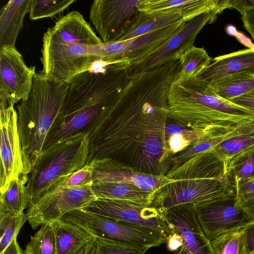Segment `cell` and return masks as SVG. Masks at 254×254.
<instances>
[{"label":"cell","mask_w":254,"mask_h":254,"mask_svg":"<svg viewBox=\"0 0 254 254\" xmlns=\"http://www.w3.org/2000/svg\"><path fill=\"white\" fill-rule=\"evenodd\" d=\"M35 66H28L16 47L0 48V92L9 95L15 103L29 94L36 74Z\"/></svg>","instance_id":"cell-15"},{"label":"cell","mask_w":254,"mask_h":254,"mask_svg":"<svg viewBox=\"0 0 254 254\" xmlns=\"http://www.w3.org/2000/svg\"><path fill=\"white\" fill-rule=\"evenodd\" d=\"M213 254H250L245 232L241 227L210 241Z\"/></svg>","instance_id":"cell-31"},{"label":"cell","mask_w":254,"mask_h":254,"mask_svg":"<svg viewBox=\"0 0 254 254\" xmlns=\"http://www.w3.org/2000/svg\"><path fill=\"white\" fill-rule=\"evenodd\" d=\"M164 213L174 232L183 241L182 246L173 254H213L210 241L198 221L195 206H177Z\"/></svg>","instance_id":"cell-17"},{"label":"cell","mask_w":254,"mask_h":254,"mask_svg":"<svg viewBox=\"0 0 254 254\" xmlns=\"http://www.w3.org/2000/svg\"><path fill=\"white\" fill-rule=\"evenodd\" d=\"M1 254H24V252L15 239Z\"/></svg>","instance_id":"cell-46"},{"label":"cell","mask_w":254,"mask_h":254,"mask_svg":"<svg viewBox=\"0 0 254 254\" xmlns=\"http://www.w3.org/2000/svg\"><path fill=\"white\" fill-rule=\"evenodd\" d=\"M246 235L250 254H254V219L248 220L240 227Z\"/></svg>","instance_id":"cell-42"},{"label":"cell","mask_w":254,"mask_h":254,"mask_svg":"<svg viewBox=\"0 0 254 254\" xmlns=\"http://www.w3.org/2000/svg\"><path fill=\"white\" fill-rule=\"evenodd\" d=\"M76 224L96 238L150 249L167 243L168 237L157 229L140 226L84 211H71L61 218Z\"/></svg>","instance_id":"cell-5"},{"label":"cell","mask_w":254,"mask_h":254,"mask_svg":"<svg viewBox=\"0 0 254 254\" xmlns=\"http://www.w3.org/2000/svg\"><path fill=\"white\" fill-rule=\"evenodd\" d=\"M241 15L244 27L254 41V7L245 10Z\"/></svg>","instance_id":"cell-43"},{"label":"cell","mask_w":254,"mask_h":254,"mask_svg":"<svg viewBox=\"0 0 254 254\" xmlns=\"http://www.w3.org/2000/svg\"><path fill=\"white\" fill-rule=\"evenodd\" d=\"M211 60V58L203 48L193 46L186 50L180 58L179 75L183 77L195 76Z\"/></svg>","instance_id":"cell-34"},{"label":"cell","mask_w":254,"mask_h":254,"mask_svg":"<svg viewBox=\"0 0 254 254\" xmlns=\"http://www.w3.org/2000/svg\"><path fill=\"white\" fill-rule=\"evenodd\" d=\"M88 153V134L67 138L43 152L25 176L29 197L28 207L44 196L59 180L83 168L87 164Z\"/></svg>","instance_id":"cell-3"},{"label":"cell","mask_w":254,"mask_h":254,"mask_svg":"<svg viewBox=\"0 0 254 254\" xmlns=\"http://www.w3.org/2000/svg\"><path fill=\"white\" fill-rule=\"evenodd\" d=\"M213 133L189 128L169 120L166 126V139L168 147L173 157L202 140L212 135Z\"/></svg>","instance_id":"cell-28"},{"label":"cell","mask_w":254,"mask_h":254,"mask_svg":"<svg viewBox=\"0 0 254 254\" xmlns=\"http://www.w3.org/2000/svg\"><path fill=\"white\" fill-rule=\"evenodd\" d=\"M253 178H254V177Z\"/></svg>","instance_id":"cell-48"},{"label":"cell","mask_w":254,"mask_h":254,"mask_svg":"<svg viewBox=\"0 0 254 254\" xmlns=\"http://www.w3.org/2000/svg\"><path fill=\"white\" fill-rule=\"evenodd\" d=\"M235 190L223 182L214 179L172 181L155 193L151 205L163 212L183 205L197 207L236 196Z\"/></svg>","instance_id":"cell-6"},{"label":"cell","mask_w":254,"mask_h":254,"mask_svg":"<svg viewBox=\"0 0 254 254\" xmlns=\"http://www.w3.org/2000/svg\"><path fill=\"white\" fill-rule=\"evenodd\" d=\"M244 72H254V49L240 50L211 59L195 76L210 84Z\"/></svg>","instance_id":"cell-20"},{"label":"cell","mask_w":254,"mask_h":254,"mask_svg":"<svg viewBox=\"0 0 254 254\" xmlns=\"http://www.w3.org/2000/svg\"><path fill=\"white\" fill-rule=\"evenodd\" d=\"M26 177L21 175L9 184L0 196V214L16 216L24 213L29 204V197L26 187Z\"/></svg>","instance_id":"cell-29"},{"label":"cell","mask_w":254,"mask_h":254,"mask_svg":"<svg viewBox=\"0 0 254 254\" xmlns=\"http://www.w3.org/2000/svg\"><path fill=\"white\" fill-rule=\"evenodd\" d=\"M216 9L203 13L186 22L161 45L128 67L130 77L149 71L172 61H179L183 53L194 46L195 39L208 23H212L219 14Z\"/></svg>","instance_id":"cell-7"},{"label":"cell","mask_w":254,"mask_h":254,"mask_svg":"<svg viewBox=\"0 0 254 254\" xmlns=\"http://www.w3.org/2000/svg\"><path fill=\"white\" fill-rule=\"evenodd\" d=\"M230 101L238 106L254 110V89L245 94L233 98Z\"/></svg>","instance_id":"cell-41"},{"label":"cell","mask_w":254,"mask_h":254,"mask_svg":"<svg viewBox=\"0 0 254 254\" xmlns=\"http://www.w3.org/2000/svg\"><path fill=\"white\" fill-rule=\"evenodd\" d=\"M228 165L212 149L198 153L179 165L173 166L165 177L172 181L214 179L232 187L228 177Z\"/></svg>","instance_id":"cell-19"},{"label":"cell","mask_w":254,"mask_h":254,"mask_svg":"<svg viewBox=\"0 0 254 254\" xmlns=\"http://www.w3.org/2000/svg\"><path fill=\"white\" fill-rule=\"evenodd\" d=\"M254 133V122L238 126L225 132L209 136L183 152L174 155L172 161L173 166L179 165L192 156L214 148L230 138Z\"/></svg>","instance_id":"cell-26"},{"label":"cell","mask_w":254,"mask_h":254,"mask_svg":"<svg viewBox=\"0 0 254 254\" xmlns=\"http://www.w3.org/2000/svg\"><path fill=\"white\" fill-rule=\"evenodd\" d=\"M137 8L144 13H179L187 22L216 9L223 11L219 0H139Z\"/></svg>","instance_id":"cell-21"},{"label":"cell","mask_w":254,"mask_h":254,"mask_svg":"<svg viewBox=\"0 0 254 254\" xmlns=\"http://www.w3.org/2000/svg\"><path fill=\"white\" fill-rule=\"evenodd\" d=\"M88 164L92 167L93 184H131L155 194L160 188L172 181L163 175L139 173L129 166L108 158L93 160Z\"/></svg>","instance_id":"cell-18"},{"label":"cell","mask_w":254,"mask_h":254,"mask_svg":"<svg viewBox=\"0 0 254 254\" xmlns=\"http://www.w3.org/2000/svg\"><path fill=\"white\" fill-rule=\"evenodd\" d=\"M139 0H95L89 18L103 43L118 41L135 20Z\"/></svg>","instance_id":"cell-12"},{"label":"cell","mask_w":254,"mask_h":254,"mask_svg":"<svg viewBox=\"0 0 254 254\" xmlns=\"http://www.w3.org/2000/svg\"><path fill=\"white\" fill-rule=\"evenodd\" d=\"M179 73V65L171 62L131 76L89 135L87 164L108 158L140 174L165 176L173 157L166 139L167 95Z\"/></svg>","instance_id":"cell-1"},{"label":"cell","mask_w":254,"mask_h":254,"mask_svg":"<svg viewBox=\"0 0 254 254\" xmlns=\"http://www.w3.org/2000/svg\"><path fill=\"white\" fill-rule=\"evenodd\" d=\"M24 254H58L55 233L52 223L43 225L26 246Z\"/></svg>","instance_id":"cell-33"},{"label":"cell","mask_w":254,"mask_h":254,"mask_svg":"<svg viewBox=\"0 0 254 254\" xmlns=\"http://www.w3.org/2000/svg\"><path fill=\"white\" fill-rule=\"evenodd\" d=\"M52 223L55 233L58 254H76L96 238L81 227L62 219Z\"/></svg>","instance_id":"cell-24"},{"label":"cell","mask_w":254,"mask_h":254,"mask_svg":"<svg viewBox=\"0 0 254 254\" xmlns=\"http://www.w3.org/2000/svg\"><path fill=\"white\" fill-rule=\"evenodd\" d=\"M93 184L92 167L86 164L81 169L59 180L49 191L57 187L75 188L92 186Z\"/></svg>","instance_id":"cell-39"},{"label":"cell","mask_w":254,"mask_h":254,"mask_svg":"<svg viewBox=\"0 0 254 254\" xmlns=\"http://www.w3.org/2000/svg\"><path fill=\"white\" fill-rule=\"evenodd\" d=\"M237 203L245 210L249 220L254 219V194Z\"/></svg>","instance_id":"cell-44"},{"label":"cell","mask_w":254,"mask_h":254,"mask_svg":"<svg viewBox=\"0 0 254 254\" xmlns=\"http://www.w3.org/2000/svg\"><path fill=\"white\" fill-rule=\"evenodd\" d=\"M148 249L96 238L94 254H145Z\"/></svg>","instance_id":"cell-38"},{"label":"cell","mask_w":254,"mask_h":254,"mask_svg":"<svg viewBox=\"0 0 254 254\" xmlns=\"http://www.w3.org/2000/svg\"><path fill=\"white\" fill-rule=\"evenodd\" d=\"M235 191L237 202L254 194V178L239 184L235 187Z\"/></svg>","instance_id":"cell-40"},{"label":"cell","mask_w":254,"mask_h":254,"mask_svg":"<svg viewBox=\"0 0 254 254\" xmlns=\"http://www.w3.org/2000/svg\"><path fill=\"white\" fill-rule=\"evenodd\" d=\"M31 0H10L0 10V48L15 47Z\"/></svg>","instance_id":"cell-23"},{"label":"cell","mask_w":254,"mask_h":254,"mask_svg":"<svg viewBox=\"0 0 254 254\" xmlns=\"http://www.w3.org/2000/svg\"><path fill=\"white\" fill-rule=\"evenodd\" d=\"M182 245L183 241L181 236L175 232L168 238L167 246L170 251L175 252L180 249Z\"/></svg>","instance_id":"cell-45"},{"label":"cell","mask_w":254,"mask_h":254,"mask_svg":"<svg viewBox=\"0 0 254 254\" xmlns=\"http://www.w3.org/2000/svg\"><path fill=\"white\" fill-rule=\"evenodd\" d=\"M42 42L40 72L50 82L69 84L77 75L91 70L95 63L100 62L97 45L66 43L53 27L44 33Z\"/></svg>","instance_id":"cell-4"},{"label":"cell","mask_w":254,"mask_h":254,"mask_svg":"<svg viewBox=\"0 0 254 254\" xmlns=\"http://www.w3.org/2000/svg\"><path fill=\"white\" fill-rule=\"evenodd\" d=\"M168 97L175 100L205 106L230 115L254 118V110L244 108L218 96L210 84L195 76L179 75L171 83Z\"/></svg>","instance_id":"cell-13"},{"label":"cell","mask_w":254,"mask_h":254,"mask_svg":"<svg viewBox=\"0 0 254 254\" xmlns=\"http://www.w3.org/2000/svg\"><path fill=\"white\" fill-rule=\"evenodd\" d=\"M69 84L48 81L36 72L28 97L16 106L23 171L26 176L43 153L44 142L59 115Z\"/></svg>","instance_id":"cell-2"},{"label":"cell","mask_w":254,"mask_h":254,"mask_svg":"<svg viewBox=\"0 0 254 254\" xmlns=\"http://www.w3.org/2000/svg\"><path fill=\"white\" fill-rule=\"evenodd\" d=\"M111 102L92 103L65 114H59L46 136L43 152L60 142L79 134H90L110 110Z\"/></svg>","instance_id":"cell-14"},{"label":"cell","mask_w":254,"mask_h":254,"mask_svg":"<svg viewBox=\"0 0 254 254\" xmlns=\"http://www.w3.org/2000/svg\"><path fill=\"white\" fill-rule=\"evenodd\" d=\"M236 197L195 207L198 221L210 241L240 228L249 220L245 210L237 203Z\"/></svg>","instance_id":"cell-16"},{"label":"cell","mask_w":254,"mask_h":254,"mask_svg":"<svg viewBox=\"0 0 254 254\" xmlns=\"http://www.w3.org/2000/svg\"><path fill=\"white\" fill-rule=\"evenodd\" d=\"M81 209L112 219L157 229L168 237L174 233L165 213L152 205L97 198Z\"/></svg>","instance_id":"cell-10"},{"label":"cell","mask_w":254,"mask_h":254,"mask_svg":"<svg viewBox=\"0 0 254 254\" xmlns=\"http://www.w3.org/2000/svg\"><path fill=\"white\" fill-rule=\"evenodd\" d=\"M75 1V0H31L29 17L32 20H36L54 17Z\"/></svg>","instance_id":"cell-35"},{"label":"cell","mask_w":254,"mask_h":254,"mask_svg":"<svg viewBox=\"0 0 254 254\" xmlns=\"http://www.w3.org/2000/svg\"><path fill=\"white\" fill-rule=\"evenodd\" d=\"M27 221L25 213L16 216L0 214V254L17 236Z\"/></svg>","instance_id":"cell-36"},{"label":"cell","mask_w":254,"mask_h":254,"mask_svg":"<svg viewBox=\"0 0 254 254\" xmlns=\"http://www.w3.org/2000/svg\"><path fill=\"white\" fill-rule=\"evenodd\" d=\"M187 21L181 20L158 30L132 39L98 45L101 61L110 64H121L127 67L152 52Z\"/></svg>","instance_id":"cell-11"},{"label":"cell","mask_w":254,"mask_h":254,"mask_svg":"<svg viewBox=\"0 0 254 254\" xmlns=\"http://www.w3.org/2000/svg\"><path fill=\"white\" fill-rule=\"evenodd\" d=\"M96 199L91 186L57 187L28 207L25 214L31 228L35 230L43 225L61 219L67 213L81 209Z\"/></svg>","instance_id":"cell-9"},{"label":"cell","mask_w":254,"mask_h":254,"mask_svg":"<svg viewBox=\"0 0 254 254\" xmlns=\"http://www.w3.org/2000/svg\"><path fill=\"white\" fill-rule=\"evenodd\" d=\"M96 238L93 239L82 248L76 254H94V246Z\"/></svg>","instance_id":"cell-47"},{"label":"cell","mask_w":254,"mask_h":254,"mask_svg":"<svg viewBox=\"0 0 254 254\" xmlns=\"http://www.w3.org/2000/svg\"><path fill=\"white\" fill-rule=\"evenodd\" d=\"M92 190L97 198L118 199L151 205L155 194L128 183L93 184Z\"/></svg>","instance_id":"cell-25"},{"label":"cell","mask_w":254,"mask_h":254,"mask_svg":"<svg viewBox=\"0 0 254 254\" xmlns=\"http://www.w3.org/2000/svg\"><path fill=\"white\" fill-rule=\"evenodd\" d=\"M182 20V16L177 13L139 12L134 22L118 41L130 39L154 32Z\"/></svg>","instance_id":"cell-27"},{"label":"cell","mask_w":254,"mask_h":254,"mask_svg":"<svg viewBox=\"0 0 254 254\" xmlns=\"http://www.w3.org/2000/svg\"><path fill=\"white\" fill-rule=\"evenodd\" d=\"M209 84L218 96L230 101L254 89V72L232 75L213 81Z\"/></svg>","instance_id":"cell-30"},{"label":"cell","mask_w":254,"mask_h":254,"mask_svg":"<svg viewBox=\"0 0 254 254\" xmlns=\"http://www.w3.org/2000/svg\"><path fill=\"white\" fill-rule=\"evenodd\" d=\"M228 177L232 187L254 177V147L248 149L228 162Z\"/></svg>","instance_id":"cell-32"},{"label":"cell","mask_w":254,"mask_h":254,"mask_svg":"<svg viewBox=\"0 0 254 254\" xmlns=\"http://www.w3.org/2000/svg\"></svg>","instance_id":"cell-49"},{"label":"cell","mask_w":254,"mask_h":254,"mask_svg":"<svg viewBox=\"0 0 254 254\" xmlns=\"http://www.w3.org/2000/svg\"><path fill=\"white\" fill-rule=\"evenodd\" d=\"M253 147H254V133L230 138L220 143L213 149L228 163L233 157Z\"/></svg>","instance_id":"cell-37"},{"label":"cell","mask_w":254,"mask_h":254,"mask_svg":"<svg viewBox=\"0 0 254 254\" xmlns=\"http://www.w3.org/2000/svg\"><path fill=\"white\" fill-rule=\"evenodd\" d=\"M52 27L66 43L96 46L103 43L83 15L76 10L71 11L61 17Z\"/></svg>","instance_id":"cell-22"},{"label":"cell","mask_w":254,"mask_h":254,"mask_svg":"<svg viewBox=\"0 0 254 254\" xmlns=\"http://www.w3.org/2000/svg\"><path fill=\"white\" fill-rule=\"evenodd\" d=\"M15 104L9 95L0 92V194L6 190L12 181L18 179L23 171Z\"/></svg>","instance_id":"cell-8"}]
</instances>
